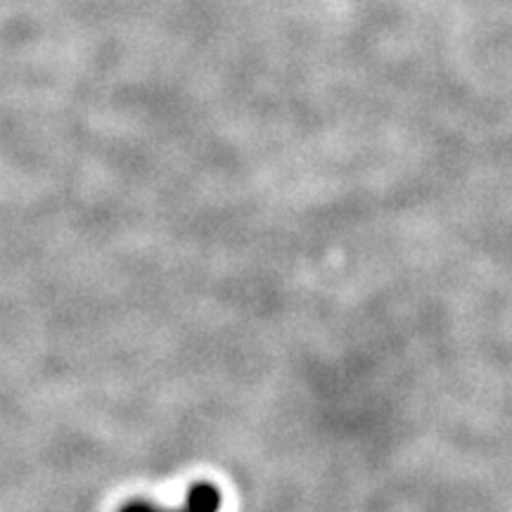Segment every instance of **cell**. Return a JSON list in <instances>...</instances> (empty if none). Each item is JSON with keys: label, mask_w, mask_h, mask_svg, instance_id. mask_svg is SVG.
Segmentation results:
<instances>
[{"label": "cell", "mask_w": 512, "mask_h": 512, "mask_svg": "<svg viewBox=\"0 0 512 512\" xmlns=\"http://www.w3.org/2000/svg\"><path fill=\"white\" fill-rule=\"evenodd\" d=\"M219 508H221V494L216 486L195 484L188 491V501H185V510L188 512H219Z\"/></svg>", "instance_id": "cell-1"}, {"label": "cell", "mask_w": 512, "mask_h": 512, "mask_svg": "<svg viewBox=\"0 0 512 512\" xmlns=\"http://www.w3.org/2000/svg\"><path fill=\"white\" fill-rule=\"evenodd\" d=\"M121 512H159V508H155V505H150L145 501H136V503L124 505V510Z\"/></svg>", "instance_id": "cell-2"}, {"label": "cell", "mask_w": 512, "mask_h": 512, "mask_svg": "<svg viewBox=\"0 0 512 512\" xmlns=\"http://www.w3.org/2000/svg\"><path fill=\"white\" fill-rule=\"evenodd\" d=\"M159 512H162V510H159ZM171 512H188V510H185V508H183V510H171Z\"/></svg>", "instance_id": "cell-3"}]
</instances>
